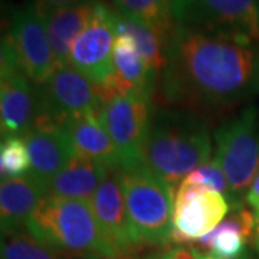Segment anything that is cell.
Listing matches in <instances>:
<instances>
[{"mask_svg":"<svg viewBox=\"0 0 259 259\" xmlns=\"http://www.w3.org/2000/svg\"><path fill=\"white\" fill-rule=\"evenodd\" d=\"M30 173V158L23 137H5L0 146L2 180L23 177Z\"/></svg>","mask_w":259,"mask_h":259,"instance_id":"cell-24","label":"cell"},{"mask_svg":"<svg viewBox=\"0 0 259 259\" xmlns=\"http://www.w3.org/2000/svg\"><path fill=\"white\" fill-rule=\"evenodd\" d=\"M214 158L223 168L231 187V206L241 197L259 173V108L245 107L213 131Z\"/></svg>","mask_w":259,"mask_h":259,"instance_id":"cell-5","label":"cell"},{"mask_svg":"<svg viewBox=\"0 0 259 259\" xmlns=\"http://www.w3.org/2000/svg\"><path fill=\"white\" fill-rule=\"evenodd\" d=\"M203 259H219V258H213V256H209V255H203ZM235 259H243V256H242V258H235Z\"/></svg>","mask_w":259,"mask_h":259,"instance_id":"cell-31","label":"cell"},{"mask_svg":"<svg viewBox=\"0 0 259 259\" xmlns=\"http://www.w3.org/2000/svg\"><path fill=\"white\" fill-rule=\"evenodd\" d=\"M115 26L117 32H124L133 37L141 56L150 65L153 72L157 75L158 79L164 71L167 62V49L170 44V37L173 33V28H161L153 26L139 20H133L120 16L117 12Z\"/></svg>","mask_w":259,"mask_h":259,"instance_id":"cell-21","label":"cell"},{"mask_svg":"<svg viewBox=\"0 0 259 259\" xmlns=\"http://www.w3.org/2000/svg\"><path fill=\"white\" fill-rule=\"evenodd\" d=\"M183 182L216 190V192L222 193L231 203V187H229L223 168L216 158H210L209 161L204 163L203 166L197 167L194 171H192L186 177Z\"/></svg>","mask_w":259,"mask_h":259,"instance_id":"cell-25","label":"cell"},{"mask_svg":"<svg viewBox=\"0 0 259 259\" xmlns=\"http://www.w3.org/2000/svg\"><path fill=\"white\" fill-rule=\"evenodd\" d=\"M161 259H173V258H171V255H170V253L167 252L166 255H164V256H163V258H161Z\"/></svg>","mask_w":259,"mask_h":259,"instance_id":"cell-32","label":"cell"},{"mask_svg":"<svg viewBox=\"0 0 259 259\" xmlns=\"http://www.w3.org/2000/svg\"><path fill=\"white\" fill-rule=\"evenodd\" d=\"M122 189L137 245H166L173 229L175 192L144 163L122 170Z\"/></svg>","mask_w":259,"mask_h":259,"instance_id":"cell-4","label":"cell"},{"mask_svg":"<svg viewBox=\"0 0 259 259\" xmlns=\"http://www.w3.org/2000/svg\"><path fill=\"white\" fill-rule=\"evenodd\" d=\"M102 104L98 85L68 65L58 68L45 83L36 85L35 121L65 127L75 118L100 112Z\"/></svg>","mask_w":259,"mask_h":259,"instance_id":"cell-8","label":"cell"},{"mask_svg":"<svg viewBox=\"0 0 259 259\" xmlns=\"http://www.w3.org/2000/svg\"><path fill=\"white\" fill-rule=\"evenodd\" d=\"M231 214L212 232L194 242L196 249L203 255L219 259L242 258L249 238L258 223L253 212L241 204L231 207Z\"/></svg>","mask_w":259,"mask_h":259,"instance_id":"cell-16","label":"cell"},{"mask_svg":"<svg viewBox=\"0 0 259 259\" xmlns=\"http://www.w3.org/2000/svg\"><path fill=\"white\" fill-rule=\"evenodd\" d=\"M2 48L9 52L33 85L45 83L58 69L45 18L37 13L32 0L10 12Z\"/></svg>","mask_w":259,"mask_h":259,"instance_id":"cell-7","label":"cell"},{"mask_svg":"<svg viewBox=\"0 0 259 259\" xmlns=\"http://www.w3.org/2000/svg\"><path fill=\"white\" fill-rule=\"evenodd\" d=\"M25 229L37 241L75 256L114 258L121 255L107 239L91 202L87 200L47 194Z\"/></svg>","mask_w":259,"mask_h":259,"instance_id":"cell-3","label":"cell"},{"mask_svg":"<svg viewBox=\"0 0 259 259\" xmlns=\"http://www.w3.org/2000/svg\"><path fill=\"white\" fill-rule=\"evenodd\" d=\"M75 154L107 167H120L115 146L101 120V111L75 118L66 125Z\"/></svg>","mask_w":259,"mask_h":259,"instance_id":"cell-18","label":"cell"},{"mask_svg":"<svg viewBox=\"0 0 259 259\" xmlns=\"http://www.w3.org/2000/svg\"><path fill=\"white\" fill-rule=\"evenodd\" d=\"M98 0L54 10L45 18L49 44L58 68L69 65L75 40L91 20Z\"/></svg>","mask_w":259,"mask_h":259,"instance_id":"cell-19","label":"cell"},{"mask_svg":"<svg viewBox=\"0 0 259 259\" xmlns=\"http://www.w3.org/2000/svg\"><path fill=\"white\" fill-rule=\"evenodd\" d=\"M110 168L112 167L104 166L101 163L75 154L66 167L48 183V194L91 202Z\"/></svg>","mask_w":259,"mask_h":259,"instance_id":"cell-20","label":"cell"},{"mask_svg":"<svg viewBox=\"0 0 259 259\" xmlns=\"http://www.w3.org/2000/svg\"><path fill=\"white\" fill-rule=\"evenodd\" d=\"M151 114V95L147 94H121L102 104L101 120L115 146L122 170L143 163Z\"/></svg>","mask_w":259,"mask_h":259,"instance_id":"cell-9","label":"cell"},{"mask_svg":"<svg viewBox=\"0 0 259 259\" xmlns=\"http://www.w3.org/2000/svg\"><path fill=\"white\" fill-rule=\"evenodd\" d=\"M2 259H104L65 253L37 241L26 229L2 233Z\"/></svg>","mask_w":259,"mask_h":259,"instance_id":"cell-22","label":"cell"},{"mask_svg":"<svg viewBox=\"0 0 259 259\" xmlns=\"http://www.w3.org/2000/svg\"><path fill=\"white\" fill-rule=\"evenodd\" d=\"M160 83L170 102L196 112L226 110L259 94V52L175 23Z\"/></svg>","mask_w":259,"mask_h":259,"instance_id":"cell-1","label":"cell"},{"mask_svg":"<svg viewBox=\"0 0 259 259\" xmlns=\"http://www.w3.org/2000/svg\"><path fill=\"white\" fill-rule=\"evenodd\" d=\"M171 2L173 0H112V6L122 18L153 26L173 28Z\"/></svg>","mask_w":259,"mask_h":259,"instance_id":"cell-23","label":"cell"},{"mask_svg":"<svg viewBox=\"0 0 259 259\" xmlns=\"http://www.w3.org/2000/svg\"><path fill=\"white\" fill-rule=\"evenodd\" d=\"M231 203L222 193L203 186L182 182L175 196L170 242L192 245L226 219Z\"/></svg>","mask_w":259,"mask_h":259,"instance_id":"cell-10","label":"cell"},{"mask_svg":"<svg viewBox=\"0 0 259 259\" xmlns=\"http://www.w3.org/2000/svg\"><path fill=\"white\" fill-rule=\"evenodd\" d=\"M95 218L118 253H133L139 246L131 231L122 189V168L112 167L91 199Z\"/></svg>","mask_w":259,"mask_h":259,"instance_id":"cell-13","label":"cell"},{"mask_svg":"<svg viewBox=\"0 0 259 259\" xmlns=\"http://www.w3.org/2000/svg\"><path fill=\"white\" fill-rule=\"evenodd\" d=\"M173 259H203V253L196 248H186V246H176L168 252Z\"/></svg>","mask_w":259,"mask_h":259,"instance_id":"cell-28","label":"cell"},{"mask_svg":"<svg viewBox=\"0 0 259 259\" xmlns=\"http://www.w3.org/2000/svg\"><path fill=\"white\" fill-rule=\"evenodd\" d=\"M32 2L36 8L37 13L42 18H47L54 10L69 8V6L81 5V3H88V2H95V0H32Z\"/></svg>","mask_w":259,"mask_h":259,"instance_id":"cell-26","label":"cell"},{"mask_svg":"<svg viewBox=\"0 0 259 259\" xmlns=\"http://www.w3.org/2000/svg\"><path fill=\"white\" fill-rule=\"evenodd\" d=\"M157 81L158 76L141 56L133 37L124 32H117L114 44V74L107 82L98 85L102 102L121 94L151 95Z\"/></svg>","mask_w":259,"mask_h":259,"instance_id":"cell-15","label":"cell"},{"mask_svg":"<svg viewBox=\"0 0 259 259\" xmlns=\"http://www.w3.org/2000/svg\"><path fill=\"white\" fill-rule=\"evenodd\" d=\"M176 25L243 45L259 42V0H173Z\"/></svg>","mask_w":259,"mask_h":259,"instance_id":"cell-6","label":"cell"},{"mask_svg":"<svg viewBox=\"0 0 259 259\" xmlns=\"http://www.w3.org/2000/svg\"><path fill=\"white\" fill-rule=\"evenodd\" d=\"M115 10L98 0L94 15L75 40L69 65L97 85L114 74V44L117 37Z\"/></svg>","mask_w":259,"mask_h":259,"instance_id":"cell-11","label":"cell"},{"mask_svg":"<svg viewBox=\"0 0 259 259\" xmlns=\"http://www.w3.org/2000/svg\"><path fill=\"white\" fill-rule=\"evenodd\" d=\"M213 136L206 121L189 110H157L151 114L143 150V163L176 186L210 160Z\"/></svg>","mask_w":259,"mask_h":259,"instance_id":"cell-2","label":"cell"},{"mask_svg":"<svg viewBox=\"0 0 259 259\" xmlns=\"http://www.w3.org/2000/svg\"><path fill=\"white\" fill-rule=\"evenodd\" d=\"M23 139L30 158V175L45 186L75 157V150L64 125L35 121Z\"/></svg>","mask_w":259,"mask_h":259,"instance_id":"cell-14","label":"cell"},{"mask_svg":"<svg viewBox=\"0 0 259 259\" xmlns=\"http://www.w3.org/2000/svg\"><path fill=\"white\" fill-rule=\"evenodd\" d=\"M48 194L47 186L30 173L23 177L2 180L0 219L2 233L22 231L30 216Z\"/></svg>","mask_w":259,"mask_h":259,"instance_id":"cell-17","label":"cell"},{"mask_svg":"<svg viewBox=\"0 0 259 259\" xmlns=\"http://www.w3.org/2000/svg\"><path fill=\"white\" fill-rule=\"evenodd\" d=\"M2 139L23 137L36 114V85L30 82L9 52L2 48L0 61Z\"/></svg>","mask_w":259,"mask_h":259,"instance_id":"cell-12","label":"cell"},{"mask_svg":"<svg viewBox=\"0 0 259 259\" xmlns=\"http://www.w3.org/2000/svg\"><path fill=\"white\" fill-rule=\"evenodd\" d=\"M245 202L252 209V212L255 214V219H256V223L259 225V173L255 177V180L252 182L249 190L245 194Z\"/></svg>","mask_w":259,"mask_h":259,"instance_id":"cell-27","label":"cell"},{"mask_svg":"<svg viewBox=\"0 0 259 259\" xmlns=\"http://www.w3.org/2000/svg\"><path fill=\"white\" fill-rule=\"evenodd\" d=\"M104 259H139L134 253H122L118 256H114V258H104Z\"/></svg>","mask_w":259,"mask_h":259,"instance_id":"cell-29","label":"cell"},{"mask_svg":"<svg viewBox=\"0 0 259 259\" xmlns=\"http://www.w3.org/2000/svg\"><path fill=\"white\" fill-rule=\"evenodd\" d=\"M255 246H256V249L259 252V225L256 226V229H255Z\"/></svg>","mask_w":259,"mask_h":259,"instance_id":"cell-30","label":"cell"}]
</instances>
